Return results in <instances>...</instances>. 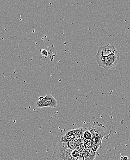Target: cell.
<instances>
[{
  "instance_id": "7a4b0ae2",
  "label": "cell",
  "mask_w": 130,
  "mask_h": 160,
  "mask_svg": "<svg viewBox=\"0 0 130 160\" xmlns=\"http://www.w3.org/2000/svg\"><path fill=\"white\" fill-rule=\"evenodd\" d=\"M96 61L99 66L108 70L115 67L120 60V54L117 50L114 53L107 57L96 58Z\"/></svg>"
},
{
  "instance_id": "5b68a950",
  "label": "cell",
  "mask_w": 130,
  "mask_h": 160,
  "mask_svg": "<svg viewBox=\"0 0 130 160\" xmlns=\"http://www.w3.org/2000/svg\"><path fill=\"white\" fill-rule=\"evenodd\" d=\"M99 148H100V147H99L98 145H97V144H95L93 143H91L90 149H91L93 151H94V152H96V151H97L98 149Z\"/></svg>"
},
{
  "instance_id": "3957f363",
  "label": "cell",
  "mask_w": 130,
  "mask_h": 160,
  "mask_svg": "<svg viewBox=\"0 0 130 160\" xmlns=\"http://www.w3.org/2000/svg\"><path fill=\"white\" fill-rule=\"evenodd\" d=\"M57 105V102L53 96L51 94H47L45 97H41L39 100L36 102V106L39 108H41L44 107H50L55 108Z\"/></svg>"
},
{
  "instance_id": "6da1fadb",
  "label": "cell",
  "mask_w": 130,
  "mask_h": 160,
  "mask_svg": "<svg viewBox=\"0 0 130 160\" xmlns=\"http://www.w3.org/2000/svg\"><path fill=\"white\" fill-rule=\"evenodd\" d=\"M54 151L52 160H95L87 152L80 154L75 149L67 147L61 140V136L57 137L53 141Z\"/></svg>"
},
{
  "instance_id": "277c9868",
  "label": "cell",
  "mask_w": 130,
  "mask_h": 160,
  "mask_svg": "<svg viewBox=\"0 0 130 160\" xmlns=\"http://www.w3.org/2000/svg\"><path fill=\"white\" fill-rule=\"evenodd\" d=\"M116 50L114 46L107 44L106 46L99 47L97 54H96V58L105 57L110 56L114 53Z\"/></svg>"
},
{
  "instance_id": "8992f818",
  "label": "cell",
  "mask_w": 130,
  "mask_h": 160,
  "mask_svg": "<svg viewBox=\"0 0 130 160\" xmlns=\"http://www.w3.org/2000/svg\"><path fill=\"white\" fill-rule=\"evenodd\" d=\"M41 55H42L43 56H45V57H47L48 55V51L45 50H41Z\"/></svg>"
}]
</instances>
